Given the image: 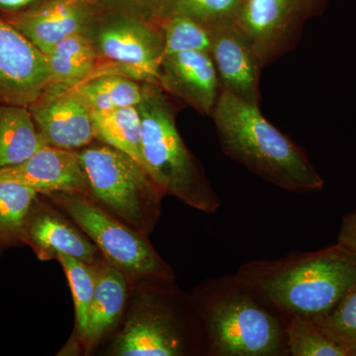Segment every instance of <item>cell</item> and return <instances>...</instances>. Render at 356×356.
Returning <instances> with one entry per match:
<instances>
[{"instance_id": "1", "label": "cell", "mask_w": 356, "mask_h": 356, "mask_svg": "<svg viewBox=\"0 0 356 356\" xmlns=\"http://www.w3.org/2000/svg\"><path fill=\"white\" fill-rule=\"evenodd\" d=\"M236 276L285 318H315L356 288V254L337 243L315 252L243 264Z\"/></svg>"}, {"instance_id": "2", "label": "cell", "mask_w": 356, "mask_h": 356, "mask_svg": "<svg viewBox=\"0 0 356 356\" xmlns=\"http://www.w3.org/2000/svg\"><path fill=\"white\" fill-rule=\"evenodd\" d=\"M207 356H289L287 320L240 278L222 275L191 293Z\"/></svg>"}, {"instance_id": "3", "label": "cell", "mask_w": 356, "mask_h": 356, "mask_svg": "<svg viewBox=\"0 0 356 356\" xmlns=\"http://www.w3.org/2000/svg\"><path fill=\"white\" fill-rule=\"evenodd\" d=\"M211 118L222 151L257 177L297 193L324 188L306 152L267 120L259 106L222 89Z\"/></svg>"}, {"instance_id": "4", "label": "cell", "mask_w": 356, "mask_h": 356, "mask_svg": "<svg viewBox=\"0 0 356 356\" xmlns=\"http://www.w3.org/2000/svg\"><path fill=\"white\" fill-rule=\"evenodd\" d=\"M107 355H205L202 329L191 294L175 277L131 283L127 308L112 334Z\"/></svg>"}, {"instance_id": "5", "label": "cell", "mask_w": 356, "mask_h": 356, "mask_svg": "<svg viewBox=\"0 0 356 356\" xmlns=\"http://www.w3.org/2000/svg\"><path fill=\"white\" fill-rule=\"evenodd\" d=\"M142 86V99L137 109L147 172L165 196H173L208 214L217 212L221 200L178 132L175 107L168 93L158 84Z\"/></svg>"}, {"instance_id": "6", "label": "cell", "mask_w": 356, "mask_h": 356, "mask_svg": "<svg viewBox=\"0 0 356 356\" xmlns=\"http://www.w3.org/2000/svg\"><path fill=\"white\" fill-rule=\"evenodd\" d=\"M96 203L131 228L149 236L161 217L165 194L130 156L95 140L76 152Z\"/></svg>"}, {"instance_id": "7", "label": "cell", "mask_w": 356, "mask_h": 356, "mask_svg": "<svg viewBox=\"0 0 356 356\" xmlns=\"http://www.w3.org/2000/svg\"><path fill=\"white\" fill-rule=\"evenodd\" d=\"M43 196L83 229L102 257L131 283L146 277H175L172 267L154 250L147 236L124 224L92 198L67 191Z\"/></svg>"}, {"instance_id": "8", "label": "cell", "mask_w": 356, "mask_h": 356, "mask_svg": "<svg viewBox=\"0 0 356 356\" xmlns=\"http://www.w3.org/2000/svg\"><path fill=\"white\" fill-rule=\"evenodd\" d=\"M86 35L98 56L95 77L119 74L159 86L165 43L151 23L135 13L104 17L95 13Z\"/></svg>"}, {"instance_id": "9", "label": "cell", "mask_w": 356, "mask_h": 356, "mask_svg": "<svg viewBox=\"0 0 356 356\" xmlns=\"http://www.w3.org/2000/svg\"><path fill=\"white\" fill-rule=\"evenodd\" d=\"M331 0H243L236 24L247 36L262 67L291 53L309 20Z\"/></svg>"}, {"instance_id": "10", "label": "cell", "mask_w": 356, "mask_h": 356, "mask_svg": "<svg viewBox=\"0 0 356 356\" xmlns=\"http://www.w3.org/2000/svg\"><path fill=\"white\" fill-rule=\"evenodd\" d=\"M50 83L46 55L0 17V103L29 107Z\"/></svg>"}, {"instance_id": "11", "label": "cell", "mask_w": 356, "mask_h": 356, "mask_svg": "<svg viewBox=\"0 0 356 356\" xmlns=\"http://www.w3.org/2000/svg\"><path fill=\"white\" fill-rule=\"evenodd\" d=\"M28 108L47 146L76 152L95 140L92 113L74 88H47Z\"/></svg>"}, {"instance_id": "12", "label": "cell", "mask_w": 356, "mask_h": 356, "mask_svg": "<svg viewBox=\"0 0 356 356\" xmlns=\"http://www.w3.org/2000/svg\"><path fill=\"white\" fill-rule=\"evenodd\" d=\"M24 245L43 261L65 254L92 266L102 257L83 229L41 194L25 218Z\"/></svg>"}, {"instance_id": "13", "label": "cell", "mask_w": 356, "mask_h": 356, "mask_svg": "<svg viewBox=\"0 0 356 356\" xmlns=\"http://www.w3.org/2000/svg\"><path fill=\"white\" fill-rule=\"evenodd\" d=\"M210 56L222 90L259 106L264 69L247 36L235 22L213 28Z\"/></svg>"}, {"instance_id": "14", "label": "cell", "mask_w": 356, "mask_h": 356, "mask_svg": "<svg viewBox=\"0 0 356 356\" xmlns=\"http://www.w3.org/2000/svg\"><path fill=\"white\" fill-rule=\"evenodd\" d=\"M159 86L203 116L214 111L221 83L209 53L184 51L165 56L159 67Z\"/></svg>"}, {"instance_id": "15", "label": "cell", "mask_w": 356, "mask_h": 356, "mask_svg": "<svg viewBox=\"0 0 356 356\" xmlns=\"http://www.w3.org/2000/svg\"><path fill=\"white\" fill-rule=\"evenodd\" d=\"M0 182H15L39 194L79 192L90 196L88 178L74 151L44 146L18 165L0 168Z\"/></svg>"}, {"instance_id": "16", "label": "cell", "mask_w": 356, "mask_h": 356, "mask_svg": "<svg viewBox=\"0 0 356 356\" xmlns=\"http://www.w3.org/2000/svg\"><path fill=\"white\" fill-rule=\"evenodd\" d=\"M95 13L88 0H48L36 8L3 19L44 55L72 34H86Z\"/></svg>"}, {"instance_id": "17", "label": "cell", "mask_w": 356, "mask_h": 356, "mask_svg": "<svg viewBox=\"0 0 356 356\" xmlns=\"http://www.w3.org/2000/svg\"><path fill=\"white\" fill-rule=\"evenodd\" d=\"M95 287L88 327L77 348L88 355L112 336L127 308L131 282L127 276L102 257L92 264Z\"/></svg>"}, {"instance_id": "18", "label": "cell", "mask_w": 356, "mask_h": 356, "mask_svg": "<svg viewBox=\"0 0 356 356\" xmlns=\"http://www.w3.org/2000/svg\"><path fill=\"white\" fill-rule=\"evenodd\" d=\"M135 14L154 24L173 16H184L213 29L235 22L243 0H137Z\"/></svg>"}, {"instance_id": "19", "label": "cell", "mask_w": 356, "mask_h": 356, "mask_svg": "<svg viewBox=\"0 0 356 356\" xmlns=\"http://www.w3.org/2000/svg\"><path fill=\"white\" fill-rule=\"evenodd\" d=\"M46 57L51 72L48 88H72L95 76L97 53L92 41L84 33L63 39Z\"/></svg>"}, {"instance_id": "20", "label": "cell", "mask_w": 356, "mask_h": 356, "mask_svg": "<svg viewBox=\"0 0 356 356\" xmlns=\"http://www.w3.org/2000/svg\"><path fill=\"white\" fill-rule=\"evenodd\" d=\"M44 146L28 107L0 103V168L23 163Z\"/></svg>"}, {"instance_id": "21", "label": "cell", "mask_w": 356, "mask_h": 356, "mask_svg": "<svg viewBox=\"0 0 356 356\" xmlns=\"http://www.w3.org/2000/svg\"><path fill=\"white\" fill-rule=\"evenodd\" d=\"M92 117L95 140L128 154L147 170L143 154L142 122L137 106L95 112Z\"/></svg>"}, {"instance_id": "22", "label": "cell", "mask_w": 356, "mask_h": 356, "mask_svg": "<svg viewBox=\"0 0 356 356\" xmlns=\"http://www.w3.org/2000/svg\"><path fill=\"white\" fill-rule=\"evenodd\" d=\"M91 113L137 106L142 99L140 81L119 74H103L72 86Z\"/></svg>"}, {"instance_id": "23", "label": "cell", "mask_w": 356, "mask_h": 356, "mask_svg": "<svg viewBox=\"0 0 356 356\" xmlns=\"http://www.w3.org/2000/svg\"><path fill=\"white\" fill-rule=\"evenodd\" d=\"M38 195V192L24 185L0 182V254L25 245V218Z\"/></svg>"}, {"instance_id": "24", "label": "cell", "mask_w": 356, "mask_h": 356, "mask_svg": "<svg viewBox=\"0 0 356 356\" xmlns=\"http://www.w3.org/2000/svg\"><path fill=\"white\" fill-rule=\"evenodd\" d=\"M57 261L62 264L74 297L76 337H72V346H76L88 327L89 311L95 295V273L90 264L70 255L60 254Z\"/></svg>"}, {"instance_id": "25", "label": "cell", "mask_w": 356, "mask_h": 356, "mask_svg": "<svg viewBox=\"0 0 356 356\" xmlns=\"http://www.w3.org/2000/svg\"><path fill=\"white\" fill-rule=\"evenodd\" d=\"M286 343L289 356H351L311 318H288Z\"/></svg>"}, {"instance_id": "26", "label": "cell", "mask_w": 356, "mask_h": 356, "mask_svg": "<svg viewBox=\"0 0 356 356\" xmlns=\"http://www.w3.org/2000/svg\"><path fill=\"white\" fill-rule=\"evenodd\" d=\"M163 35L165 56L184 51H201L210 54L212 30L197 21L184 16H173L154 23Z\"/></svg>"}, {"instance_id": "27", "label": "cell", "mask_w": 356, "mask_h": 356, "mask_svg": "<svg viewBox=\"0 0 356 356\" xmlns=\"http://www.w3.org/2000/svg\"><path fill=\"white\" fill-rule=\"evenodd\" d=\"M311 320L332 341L356 356V288L329 313Z\"/></svg>"}, {"instance_id": "28", "label": "cell", "mask_w": 356, "mask_h": 356, "mask_svg": "<svg viewBox=\"0 0 356 356\" xmlns=\"http://www.w3.org/2000/svg\"><path fill=\"white\" fill-rule=\"evenodd\" d=\"M337 243L356 254V210L341 220Z\"/></svg>"}, {"instance_id": "29", "label": "cell", "mask_w": 356, "mask_h": 356, "mask_svg": "<svg viewBox=\"0 0 356 356\" xmlns=\"http://www.w3.org/2000/svg\"><path fill=\"white\" fill-rule=\"evenodd\" d=\"M47 1L48 0H0V17L28 13Z\"/></svg>"}]
</instances>
